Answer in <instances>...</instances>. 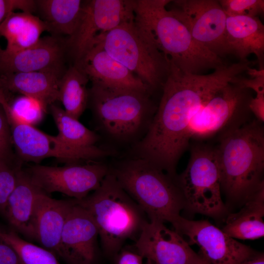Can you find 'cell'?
<instances>
[{"mask_svg": "<svg viewBox=\"0 0 264 264\" xmlns=\"http://www.w3.org/2000/svg\"><path fill=\"white\" fill-rule=\"evenodd\" d=\"M246 68V63L239 61L223 64L203 75L184 72L169 62L159 104L146 134L132 146L133 157L148 160L175 178L178 162L189 145L188 130L192 117Z\"/></svg>", "mask_w": 264, "mask_h": 264, "instance_id": "1", "label": "cell"}, {"mask_svg": "<svg viewBox=\"0 0 264 264\" xmlns=\"http://www.w3.org/2000/svg\"><path fill=\"white\" fill-rule=\"evenodd\" d=\"M170 0H134V21L167 60L182 71L200 74L223 64L197 43L166 5Z\"/></svg>", "mask_w": 264, "mask_h": 264, "instance_id": "2", "label": "cell"}, {"mask_svg": "<svg viewBox=\"0 0 264 264\" xmlns=\"http://www.w3.org/2000/svg\"><path fill=\"white\" fill-rule=\"evenodd\" d=\"M215 147L221 190L232 202L243 203L264 186V128L253 119L219 137Z\"/></svg>", "mask_w": 264, "mask_h": 264, "instance_id": "3", "label": "cell"}, {"mask_svg": "<svg viewBox=\"0 0 264 264\" xmlns=\"http://www.w3.org/2000/svg\"><path fill=\"white\" fill-rule=\"evenodd\" d=\"M151 94L132 89L91 83L88 106L99 129L121 143L139 141L146 134L157 107Z\"/></svg>", "mask_w": 264, "mask_h": 264, "instance_id": "4", "label": "cell"}, {"mask_svg": "<svg viewBox=\"0 0 264 264\" xmlns=\"http://www.w3.org/2000/svg\"><path fill=\"white\" fill-rule=\"evenodd\" d=\"M109 170L149 220L175 225L185 208L176 179L148 160L133 156L109 167Z\"/></svg>", "mask_w": 264, "mask_h": 264, "instance_id": "5", "label": "cell"}, {"mask_svg": "<svg viewBox=\"0 0 264 264\" xmlns=\"http://www.w3.org/2000/svg\"><path fill=\"white\" fill-rule=\"evenodd\" d=\"M77 201L94 220L103 249L108 256L117 254L128 239L138 237L148 221L144 211L110 170L98 189Z\"/></svg>", "mask_w": 264, "mask_h": 264, "instance_id": "6", "label": "cell"}, {"mask_svg": "<svg viewBox=\"0 0 264 264\" xmlns=\"http://www.w3.org/2000/svg\"><path fill=\"white\" fill-rule=\"evenodd\" d=\"M138 77L152 93L161 88L169 62L137 25L134 19L104 34L94 41Z\"/></svg>", "mask_w": 264, "mask_h": 264, "instance_id": "7", "label": "cell"}, {"mask_svg": "<svg viewBox=\"0 0 264 264\" xmlns=\"http://www.w3.org/2000/svg\"><path fill=\"white\" fill-rule=\"evenodd\" d=\"M176 180L182 193L185 208L215 219L226 215L221 198L220 176L215 147L194 145L185 169Z\"/></svg>", "mask_w": 264, "mask_h": 264, "instance_id": "8", "label": "cell"}, {"mask_svg": "<svg viewBox=\"0 0 264 264\" xmlns=\"http://www.w3.org/2000/svg\"><path fill=\"white\" fill-rule=\"evenodd\" d=\"M10 125L15 153L23 162L39 163L55 157L67 164L99 161L113 153L97 146L79 148L71 146L58 136L47 134L15 115L5 101L1 102Z\"/></svg>", "mask_w": 264, "mask_h": 264, "instance_id": "9", "label": "cell"}, {"mask_svg": "<svg viewBox=\"0 0 264 264\" xmlns=\"http://www.w3.org/2000/svg\"><path fill=\"white\" fill-rule=\"evenodd\" d=\"M234 80L219 89L193 116L188 130L190 140L219 137L250 121L251 93Z\"/></svg>", "mask_w": 264, "mask_h": 264, "instance_id": "10", "label": "cell"}, {"mask_svg": "<svg viewBox=\"0 0 264 264\" xmlns=\"http://www.w3.org/2000/svg\"><path fill=\"white\" fill-rule=\"evenodd\" d=\"M133 19L134 0H84L79 24L73 35L66 37L68 57L73 64L77 63L98 35Z\"/></svg>", "mask_w": 264, "mask_h": 264, "instance_id": "11", "label": "cell"}, {"mask_svg": "<svg viewBox=\"0 0 264 264\" xmlns=\"http://www.w3.org/2000/svg\"><path fill=\"white\" fill-rule=\"evenodd\" d=\"M24 170L32 181L47 194L59 192L79 200L99 187L109 166L100 161L63 166L35 164Z\"/></svg>", "mask_w": 264, "mask_h": 264, "instance_id": "12", "label": "cell"}, {"mask_svg": "<svg viewBox=\"0 0 264 264\" xmlns=\"http://www.w3.org/2000/svg\"><path fill=\"white\" fill-rule=\"evenodd\" d=\"M170 9L187 27L194 40L222 59L230 54L226 41L227 16L219 0H172Z\"/></svg>", "mask_w": 264, "mask_h": 264, "instance_id": "13", "label": "cell"}, {"mask_svg": "<svg viewBox=\"0 0 264 264\" xmlns=\"http://www.w3.org/2000/svg\"><path fill=\"white\" fill-rule=\"evenodd\" d=\"M173 227L188 238L190 245L199 248L198 254L209 264H239L256 251L208 220H190L181 216Z\"/></svg>", "mask_w": 264, "mask_h": 264, "instance_id": "14", "label": "cell"}, {"mask_svg": "<svg viewBox=\"0 0 264 264\" xmlns=\"http://www.w3.org/2000/svg\"><path fill=\"white\" fill-rule=\"evenodd\" d=\"M135 247L148 264H198L201 259L182 236L157 220L144 224Z\"/></svg>", "mask_w": 264, "mask_h": 264, "instance_id": "15", "label": "cell"}, {"mask_svg": "<svg viewBox=\"0 0 264 264\" xmlns=\"http://www.w3.org/2000/svg\"><path fill=\"white\" fill-rule=\"evenodd\" d=\"M66 40V37L46 36L32 46L17 52L0 47V75L39 71L64 74L68 58Z\"/></svg>", "mask_w": 264, "mask_h": 264, "instance_id": "16", "label": "cell"}, {"mask_svg": "<svg viewBox=\"0 0 264 264\" xmlns=\"http://www.w3.org/2000/svg\"><path fill=\"white\" fill-rule=\"evenodd\" d=\"M99 232L89 213L76 200L65 222L60 257L68 264H93Z\"/></svg>", "mask_w": 264, "mask_h": 264, "instance_id": "17", "label": "cell"}, {"mask_svg": "<svg viewBox=\"0 0 264 264\" xmlns=\"http://www.w3.org/2000/svg\"><path fill=\"white\" fill-rule=\"evenodd\" d=\"M72 65L82 70L91 83L147 91L152 94L138 77L111 57L100 43H95L80 60Z\"/></svg>", "mask_w": 264, "mask_h": 264, "instance_id": "18", "label": "cell"}, {"mask_svg": "<svg viewBox=\"0 0 264 264\" xmlns=\"http://www.w3.org/2000/svg\"><path fill=\"white\" fill-rule=\"evenodd\" d=\"M41 189L31 180L22 168L9 195L4 215L13 231L25 238L36 241L35 228L37 201Z\"/></svg>", "mask_w": 264, "mask_h": 264, "instance_id": "19", "label": "cell"}, {"mask_svg": "<svg viewBox=\"0 0 264 264\" xmlns=\"http://www.w3.org/2000/svg\"><path fill=\"white\" fill-rule=\"evenodd\" d=\"M76 200L53 198L43 190L38 198L35 218L36 241L59 257L63 229Z\"/></svg>", "mask_w": 264, "mask_h": 264, "instance_id": "20", "label": "cell"}, {"mask_svg": "<svg viewBox=\"0 0 264 264\" xmlns=\"http://www.w3.org/2000/svg\"><path fill=\"white\" fill-rule=\"evenodd\" d=\"M63 74L39 71L0 75V92L5 97L17 93L31 98L46 110L59 101L58 83Z\"/></svg>", "mask_w": 264, "mask_h": 264, "instance_id": "21", "label": "cell"}, {"mask_svg": "<svg viewBox=\"0 0 264 264\" xmlns=\"http://www.w3.org/2000/svg\"><path fill=\"white\" fill-rule=\"evenodd\" d=\"M226 41L230 54L240 61L247 60L254 54L259 65L264 69V25L259 17H227Z\"/></svg>", "mask_w": 264, "mask_h": 264, "instance_id": "22", "label": "cell"}, {"mask_svg": "<svg viewBox=\"0 0 264 264\" xmlns=\"http://www.w3.org/2000/svg\"><path fill=\"white\" fill-rule=\"evenodd\" d=\"M264 186L250 196L237 212L226 218L221 230L235 239L254 240L264 236Z\"/></svg>", "mask_w": 264, "mask_h": 264, "instance_id": "23", "label": "cell"}, {"mask_svg": "<svg viewBox=\"0 0 264 264\" xmlns=\"http://www.w3.org/2000/svg\"><path fill=\"white\" fill-rule=\"evenodd\" d=\"M44 31H48L46 24L33 13L13 12L0 27V35L7 41L4 49L9 52L23 50L36 44Z\"/></svg>", "mask_w": 264, "mask_h": 264, "instance_id": "24", "label": "cell"}, {"mask_svg": "<svg viewBox=\"0 0 264 264\" xmlns=\"http://www.w3.org/2000/svg\"><path fill=\"white\" fill-rule=\"evenodd\" d=\"M84 0H38L36 11L46 24L51 35L70 37L81 18Z\"/></svg>", "mask_w": 264, "mask_h": 264, "instance_id": "25", "label": "cell"}, {"mask_svg": "<svg viewBox=\"0 0 264 264\" xmlns=\"http://www.w3.org/2000/svg\"><path fill=\"white\" fill-rule=\"evenodd\" d=\"M89 79L78 67L71 65L59 81V101L65 111L78 119L88 107Z\"/></svg>", "mask_w": 264, "mask_h": 264, "instance_id": "26", "label": "cell"}, {"mask_svg": "<svg viewBox=\"0 0 264 264\" xmlns=\"http://www.w3.org/2000/svg\"><path fill=\"white\" fill-rule=\"evenodd\" d=\"M50 112L58 130V136L65 142L76 147L89 148L95 145L100 137L89 130L78 119L67 114L53 104L49 107Z\"/></svg>", "mask_w": 264, "mask_h": 264, "instance_id": "27", "label": "cell"}, {"mask_svg": "<svg viewBox=\"0 0 264 264\" xmlns=\"http://www.w3.org/2000/svg\"><path fill=\"white\" fill-rule=\"evenodd\" d=\"M0 239L15 250L22 264H60L52 252L24 240L13 230H0Z\"/></svg>", "mask_w": 264, "mask_h": 264, "instance_id": "28", "label": "cell"}, {"mask_svg": "<svg viewBox=\"0 0 264 264\" xmlns=\"http://www.w3.org/2000/svg\"><path fill=\"white\" fill-rule=\"evenodd\" d=\"M18 157L0 160V212L4 214L8 198L14 189L18 174L22 167Z\"/></svg>", "mask_w": 264, "mask_h": 264, "instance_id": "29", "label": "cell"}, {"mask_svg": "<svg viewBox=\"0 0 264 264\" xmlns=\"http://www.w3.org/2000/svg\"><path fill=\"white\" fill-rule=\"evenodd\" d=\"M4 98L10 110L17 117L30 124L32 120L40 119L43 112L45 111L40 103L25 96Z\"/></svg>", "mask_w": 264, "mask_h": 264, "instance_id": "30", "label": "cell"}, {"mask_svg": "<svg viewBox=\"0 0 264 264\" xmlns=\"http://www.w3.org/2000/svg\"><path fill=\"white\" fill-rule=\"evenodd\" d=\"M227 17H258L264 11V0H219Z\"/></svg>", "mask_w": 264, "mask_h": 264, "instance_id": "31", "label": "cell"}, {"mask_svg": "<svg viewBox=\"0 0 264 264\" xmlns=\"http://www.w3.org/2000/svg\"><path fill=\"white\" fill-rule=\"evenodd\" d=\"M10 125L4 109L0 102V160H9L17 156L14 152Z\"/></svg>", "mask_w": 264, "mask_h": 264, "instance_id": "32", "label": "cell"}, {"mask_svg": "<svg viewBox=\"0 0 264 264\" xmlns=\"http://www.w3.org/2000/svg\"><path fill=\"white\" fill-rule=\"evenodd\" d=\"M33 13L36 11V1L33 0H0V27L7 16L15 10Z\"/></svg>", "mask_w": 264, "mask_h": 264, "instance_id": "33", "label": "cell"}, {"mask_svg": "<svg viewBox=\"0 0 264 264\" xmlns=\"http://www.w3.org/2000/svg\"><path fill=\"white\" fill-rule=\"evenodd\" d=\"M246 71L251 78H242L239 75L234 82L242 88L253 90L256 94L264 93V69L257 70L249 67Z\"/></svg>", "mask_w": 264, "mask_h": 264, "instance_id": "34", "label": "cell"}, {"mask_svg": "<svg viewBox=\"0 0 264 264\" xmlns=\"http://www.w3.org/2000/svg\"><path fill=\"white\" fill-rule=\"evenodd\" d=\"M0 264H22L15 250L0 239Z\"/></svg>", "mask_w": 264, "mask_h": 264, "instance_id": "35", "label": "cell"}, {"mask_svg": "<svg viewBox=\"0 0 264 264\" xmlns=\"http://www.w3.org/2000/svg\"><path fill=\"white\" fill-rule=\"evenodd\" d=\"M249 107L256 119L263 123L264 121V93L256 94L250 101Z\"/></svg>", "mask_w": 264, "mask_h": 264, "instance_id": "36", "label": "cell"}, {"mask_svg": "<svg viewBox=\"0 0 264 264\" xmlns=\"http://www.w3.org/2000/svg\"><path fill=\"white\" fill-rule=\"evenodd\" d=\"M143 257L136 251L122 250L118 255L117 264H143Z\"/></svg>", "mask_w": 264, "mask_h": 264, "instance_id": "37", "label": "cell"}, {"mask_svg": "<svg viewBox=\"0 0 264 264\" xmlns=\"http://www.w3.org/2000/svg\"><path fill=\"white\" fill-rule=\"evenodd\" d=\"M239 264H264V254L262 252L255 251Z\"/></svg>", "mask_w": 264, "mask_h": 264, "instance_id": "38", "label": "cell"}, {"mask_svg": "<svg viewBox=\"0 0 264 264\" xmlns=\"http://www.w3.org/2000/svg\"><path fill=\"white\" fill-rule=\"evenodd\" d=\"M198 264H209L206 261H205L202 257Z\"/></svg>", "mask_w": 264, "mask_h": 264, "instance_id": "39", "label": "cell"}]
</instances>
